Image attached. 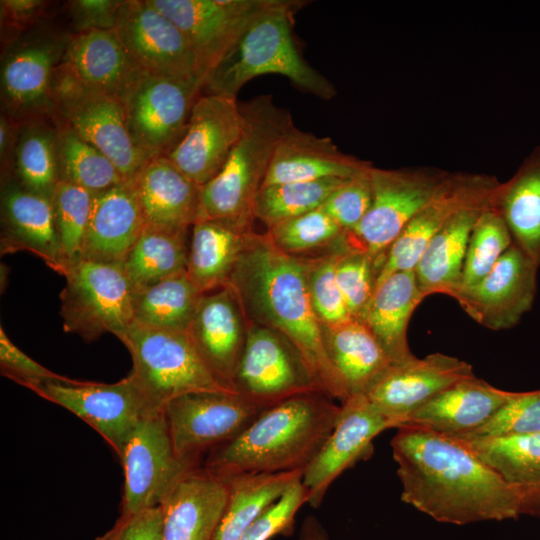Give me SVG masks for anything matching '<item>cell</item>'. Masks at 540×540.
<instances>
[{"instance_id":"cell-1","label":"cell","mask_w":540,"mask_h":540,"mask_svg":"<svg viewBox=\"0 0 540 540\" xmlns=\"http://www.w3.org/2000/svg\"><path fill=\"white\" fill-rule=\"evenodd\" d=\"M397 429L391 447L406 504L455 525L522 514L513 489L462 440L421 427Z\"/></svg>"},{"instance_id":"cell-2","label":"cell","mask_w":540,"mask_h":540,"mask_svg":"<svg viewBox=\"0 0 540 540\" xmlns=\"http://www.w3.org/2000/svg\"><path fill=\"white\" fill-rule=\"evenodd\" d=\"M247 322L273 329L299 353L316 389L341 403L350 397L332 364L308 290L307 261L252 236L227 285Z\"/></svg>"},{"instance_id":"cell-3","label":"cell","mask_w":540,"mask_h":540,"mask_svg":"<svg viewBox=\"0 0 540 540\" xmlns=\"http://www.w3.org/2000/svg\"><path fill=\"white\" fill-rule=\"evenodd\" d=\"M340 409L320 392L283 399L263 410L235 438L211 450L203 468L222 479L304 472L331 434Z\"/></svg>"},{"instance_id":"cell-4","label":"cell","mask_w":540,"mask_h":540,"mask_svg":"<svg viewBox=\"0 0 540 540\" xmlns=\"http://www.w3.org/2000/svg\"><path fill=\"white\" fill-rule=\"evenodd\" d=\"M242 135L220 172L200 187L198 220H217L250 229L255 198L280 138L294 125L270 95L240 104ZM197 220V221H198Z\"/></svg>"},{"instance_id":"cell-5","label":"cell","mask_w":540,"mask_h":540,"mask_svg":"<svg viewBox=\"0 0 540 540\" xmlns=\"http://www.w3.org/2000/svg\"><path fill=\"white\" fill-rule=\"evenodd\" d=\"M303 3L280 0L260 15L207 74V93L237 98L253 78L279 74L303 92L331 99L333 84L305 61L294 42L293 16Z\"/></svg>"},{"instance_id":"cell-6","label":"cell","mask_w":540,"mask_h":540,"mask_svg":"<svg viewBox=\"0 0 540 540\" xmlns=\"http://www.w3.org/2000/svg\"><path fill=\"white\" fill-rule=\"evenodd\" d=\"M118 338L132 358L130 375L157 413L163 412L170 400L184 394L237 393L212 373L186 331L157 329L133 322Z\"/></svg>"},{"instance_id":"cell-7","label":"cell","mask_w":540,"mask_h":540,"mask_svg":"<svg viewBox=\"0 0 540 540\" xmlns=\"http://www.w3.org/2000/svg\"><path fill=\"white\" fill-rule=\"evenodd\" d=\"M455 172L435 167L382 169L372 166V201L360 224L345 232L349 249L375 261L376 277L389 246L405 226L451 182Z\"/></svg>"},{"instance_id":"cell-8","label":"cell","mask_w":540,"mask_h":540,"mask_svg":"<svg viewBox=\"0 0 540 540\" xmlns=\"http://www.w3.org/2000/svg\"><path fill=\"white\" fill-rule=\"evenodd\" d=\"M60 315L68 333L90 342L118 337L134 322L133 288L123 265L81 260L64 275Z\"/></svg>"},{"instance_id":"cell-9","label":"cell","mask_w":540,"mask_h":540,"mask_svg":"<svg viewBox=\"0 0 540 540\" xmlns=\"http://www.w3.org/2000/svg\"><path fill=\"white\" fill-rule=\"evenodd\" d=\"M53 120L100 150L130 182L150 158L134 143L120 99L86 89L59 65L53 83Z\"/></svg>"},{"instance_id":"cell-10","label":"cell","mask_w":540,"mask_h":540,"mask_svg":"<svg viewBox=\"0 0 540 540\" xmlns=\"http://www.w3.org/2000/svg\"><path fill=\"white\" fill-rule=\"evenodd\" d=\"M202 90L200 77L170 78L142 72L121 98L136 146L148 157L169 154L184 136Z\"/></svg>"},{"instance_id":"cell-11","label":"cell","mask_w":540,"mask_h":540,"mask_svg":"<svg viewBox=\"0 0 540 540\" xmlns=\"http://www.w3.org/2000/svg\"><path fill=\"white\" fill-rule=\"evenodd\" d=\"M69 37L32 31L7 44L1 60L4 114L18 123L53 117L54 75Z\"/></svg>"},{"instance_id":"cell-12","label":"cell","mask_w":540,"mask_h":540,"mask_svg":"<svg viewBox=\"0 0 540 540\" xmlns=\"http://www.w3.org/2000/svg\"><path fill=\"white\" fill-rule=\"evenodd\" d=\"M267 407L238 393L194 392L170 400L163 414L177 456L198 464L202 453L235 438Z\"/></svg>"},{"instance_id":"cell-13","label":"cell","mask_w":540,"mask_h":540,"mask_svg":"<svg viewBox=\"0 0 540 540\" xmlns=\"http://www.w3.org/2000/svg\"><path fill=\"white\" fill-rule=\"evenodd\" d=\"M31 391L81 418L117 455L137 425L146 416L157 414L130 374L110 384L47 381Z\"/></svg>"},{"instance_id":"cell-14","label":"cell","mask_w":540,"mask_h":540,"mask_svg":"<svg viewBox=\"0 0 540 540\" xmlns=\"http://www.w3.org/2000/svg\"><path fill=\"white\" fill-rule=\"evenodd\" d=\"M118 456L124 471L121 514L159 506L178 480L198 467L175 453L163 412L146 416Z\"/></svg>"},{"instance_id":"cell-15","label":"cell","mask_w":540,"mask_h":540,"mask_svg":"<svg viewBox=\"0 0 540 540\" xmlns=\"http://www.w3.org/2000/svg\"><path fill=\"white\" fill-rule=\"evenodd\" d=\"M280 0H149L185 36L205 81L244 31Z\"/></svg>"},{"instance_id":"cell-16","label":"cell","mask_w":540,"mask_h":540,"mask_svg":"<svg viewBox=\"0 0 540 540\" xmlns=\"http://www.w3.org/2000/svg\"><path fill=\"white\" fill-rule=\"evenodd\" d=\"M247 325L234 378L236 392L266 406L294 395L319 392L301 356L281 334L254 323Z\"/></svg>"},{"instance_id":"cell-17","label":"cell","mask_w":540,"mask_h":540,"mask_svg":"<svg viewBox=\"0 0 540 540\" xmlns=\"http://www.w3.org/2000/svg\"><path fill=\"white\" fill-rule=\"evenodd\" d=\"M243 126L236 97L206 93L194 104L181 141L166 156L201 187L223 168L242 135Z\"/></svg>"},{"instance_id":"cell-18","label":"cell","mask_w":540,"mask_h":540,"mask_svg":"<svg viewBox=\"0 0 540 540\" xmlns=\"http://www.w3.org/2000/svg\"><path fill=\"white\" fill-rule=\"evenodd\" d=\"M539 266L514 243L478 283L450 297L478 324L491 330L515 326L531 309Z\"/></svg>"},{"instance_id":"cell-19","label":"cell","mask_w":540,"mask_h":540,"mask_svg":"<svg viewBox=\"0 0 540 540\" xmlns=\"http://www.w3.org/2000/svg\"><path fill=\"white\" fill-rule=\"evenodd\" d=\"M499 181L488 175L455 172L449 185L402 230L386 251L375 286L392 273L414 271L431 239L456 215L491 205Z\"/></svg>"},{"instance_id":"cell-20","label":"cell","mask_w":540,"mask_h":540,"mask_svg":"<svg viewBox=\"0 0 540 540\" xmlns=\"http://www.w3.org/2000/svg\"><path fill=\"white\" fill-rule=\"evenodd\" d=\"M114 30L143 72L170 78H201L185 36L149 0L124 1Z\"/></svg>"},{"instance_id":"cell-21","label":"cell","mask_w":540,"mask_h":540,"mask_svg":"<svg viewBox=\"0 0 540 540\" xmlns=\"http://www.w3.org/2000/svg\"><path fill=\"white\" fill-rule=\"evenodd\" d=\"M336 424L324 445L302 474L307 504L318 508L330 485L348 468L372 452L373 439L395 428L363 394L341 404Z\"/></svg>"},{"instance_id":"cell-22","label":"cell","mask_w":540,"mask_h":540,"mask_svg":"<svg viewBox=\"0 0 540 540\" xmlns=\"http://www.w3.org/2000/svg\"><path fill=\"white\" fill-rule=\"evenodd\" d=\"M475 376L472 365L457 357L433 353L389 367L363 394L395 428L451 385Z\"/></svg>"},{"instance_id":"cell-23","label":"cell","mask_w":540,"mask_h":540,"mask_svg":"<svg viewBox=\"0 0 540 540\" xmlns=\"http://www.w3.org/2000/svg\"><path fill=\"white\" fill-rule=\"evenodd\" d=\"M247 327L236 297L224 286L202 294L186 330L208 368L234 391Z\"/></svg>"},{"instance_id":"cell-24","label":"cell","mask_w":540,"mask_h":540,"mask_svg":"<svg viewBox=\"0 0 540 540\" xmlns=\"http://www.w3.org/2000/svg\"><path fill=\"white\" fill-rule=\"evenodd\" d=\"M0 248L1 254L28 251L65 274L51 199L26 190L11 177L2 179Z\"/></svg>"},{"instance_id":"cell-25","label":"cell","mask_w":540,"mask_h":540,"mask_svg":"<svg viewBox=\"0 0 540 540\" xmlns=\"http://www.w3.org/2000/svg\"><path fill=\"white\" fill-rule=\"evenodd\" d=\"M59 67L82 87L120 100L143 72L114 29L70 35Z\"/></svg>"},{"instance_id":"cell-26","label":"cell","mask_w":540,"mask_h":540,"mask_svg":"<svg viewBox=\"0 0 540 540\" xmlns=\"http://www.w3.org/2000/svg\"><path fill=\"white\" fill-rule=\"evenodd\" d=\"M228 484L204 468L184 474L162 500L163 540H214Z\"/></svg>"},{"instance_id":"cell-27","label":"cell","mask_w":540,"mask_h":540,"mask_svg":"<svg viewBox=\"0 0 540 540\" xmlns=\"http://www.w3.org/2000/svg\"><path fill=\"white\" fill-rule=\"evenodd\" d=\"M130 184L146 225L184 231L198 220L200 186L167 156L150 157Z\"/></svg>"},{"instance_id":"cell-28","label":"cell","mask_w":540,"mask_h":540,"mask_svg":"<svg viewBox=\"0 0 540 540\" xmlns=\"http://www.w3.org/2000/svg\"><path fill=\"white\" fill-rule=\"evenodd\" d=\"M145 226L130 182L94 194L82 260L123 265Z\"/></svg>"},{"instance_id":"cell-29","label":"cell","mask_w":540,"mask_h":540,"mask_svg":"<svg viewBox=\"0 0 540 540\" xmlns=\"http://www.w3.org/2000/svg\"><path fill=\"white\" fill-rule=\"evenodd\" d=\"M371 164L341 152L330 138L299 130L293 125L277 143L263 186L348 179Z\"/></svg>"},{"instance_id":"cell-30","label":"cell","mask_w":540,"mask_h":540,"mask_svg":"<svg viewBox=\"0 0 540 540\" xmlns=\"http://www.w3.org/2000/svg\"><path fill=\"white\" fill-rule=\"evenodd\" d=\"M513 394L476 376L466 378L436 395L402 426L426 428L449 436L466 435L485 424Z\"/></svg>"},{"instance_id":"cell-31","label":"cell","mask_w":540,"mask_h":540,"mask_svg":"<svg viewBox=\"0 0 540 540\" xmlns=\"http://www.w3.org/2000/svg\"><path fill=\"white\" fill-rule=\"evenodd\" d=\"M414 271L387 276L374 292L359 317L372 333L391 364L415 357L409 348L407 330L412 313L424 300Z\"/></svg>"},{"instance_id":"cell-32","label":"cell","mask_w":540,"mask_h":540,"mask_svg":"<svg viewBox=\"0 0 540 540\" xmlns=\"http://www.w3.org/2000/svg\"><path fill=\"white\" fill-rule=\"evenodd\" d=\"M456 438L462 440L513 489L521 501L522 514L540 515V433Z\"/></svg>"},{"instance_id":"cell-33","label":"cell","mask_w":540,"mask_h":540,"mask_svg":"<svg viewBox=\"0 0 540 540\" xmlns=\"http://www.w3.org/2000/svg\"><path fill=\"white\" fill-rule=\"evenodd\" d=\"M513 243L540 266V146L535 147L491 196Z\"/></svg>"},{"instance_id":"cell-34","label":"cell","mask_w":540,"mask_h":540,"mask_svg":"<svg viewBox=\"0 0 540 540\" xmlns=\"http://www.w3.org/2000/svg\"><path fill=\"white\" fill-rule=\"evenodd\" d=\"M254 235L217 220H198L191 227L186 271L202 293L227 285L243 251Z\"/></svg>"},{"instance_id":"cell-35","label":"cell","mask_w":540,"mask_h":540,"mask_svg":"<svg viewBox=\"0 0 540 540\" xmlns=\"http://www.w3.org/2000/svg\"><path fill=\"white\" fill-rule=\"evenodd\" d=\"M487 207L471 208L459 213L428 243L414 269L424 298L432 294L450 296L460 287L473 226Z\"/></svg>"},{"instance_id":"cell-36","label":"cell","mask_w":540,"mask_h":540,"mask_svg":"<svg viewBox=\"0 0 540 540\" xmlns=\"http://www.w3.org/2000/svg\"><path fill=\"white\" fill-rule=\"evenodd\" d=\"M323 337L350 396L364 394L391 364L369 329L357 319L323 326Z\"/></svg>"},{"instance_id":"cell-37","label":"cell","mask_w":540,"mask_h":540,"mask_svg":"<svg viewBox=\"0 0 540 540\" xmlns=\"http://www.w3.org/2000/svg\"><path fill=\"white\" fill-rule=\"evenodd\" d=\"M20 123L10 167L20 186L49 199L59 182L57 162V126L53 118Z\"/></svg>"},{"instance_id":"cell-38","label":"cell","mask_w":540,"mask_h":540,"mask_svg":"<svg viewBox=\"0 0 540 540\" xmlns=\"http://www.w3.org/2000/svg\"><path fill=\"white\" fill-rule=\"evenodd\" d=\"M302 474L301 470L246 473L225 479L228 500L214 540H240L254 520Z\"/></svg>"},{"instance_id":"cell-39","label":"cell","mask_w":540,"mask_h":540,"mask_svg":"<svg viewBox=\"0 0 540 540\" xmlns=\"http://www.w3.org/2000/svg\"><path fill=\"white\" fill-rule=\"evenodd\" d=\"M189 242L188 230L146 225L123 264L133 291L185 271Z\"/></svg>"},{"instance_id":"cell-40","label":"cell","mask_w":540,"mask_h":540,"mask_svg":"<svg viewBox=\"0 0 540 540\" xmlns=\"http://www.w3.org/2000/svg\"><path fill=\"white\" fill-rule=\"evenodd\" d=\"M202 294L186 270L133 291L134 322L157 329L186 331Z\"/></svg>"},{"instance_id":"cell-41","label":"cell","mask_w":540,"mask_h":540,"mask_svg":"<svg viewBox=\"0 0 540 540\" xmlns=\"http://www.w3.org/2000/svg\"><path fill=\"white\" fill-rule=\"evenodd\" d=\"M55 124L59 181L76 185L93 194L126 182L100 150L68 126L57 122Z\"/></svg>"},{"instance_id":"cell-42","label":"cell","mask_w":540,"mask_h":540,"mask_svg":"<svg viewBox=\"0 0 540 540\" xmlns=\"http://www.w3.org/2000/svg\"><path fill=\"white\" fill-rule=\"evenodd\" d=\"M346 179H322L263 186L253 207L254 219L268 228L320 208Z\"/></svg>"},{"instance_id":"cell-43","label":"cell","mask_w":540,"mask_h":540,"mask_svg":"<svg viewBox=\"0 0 540 540\" xmlns=\"http://www.w3.org/2000/svg\"><path fill=\"white\" fill-rule=\"evenodd\" d=\"M93 199L90 191L63 181L58 182L51 198L65 274L82 260Z\"/></svg>"},{"instance_id":"cell-44","label":"cell","mask_w":540,"mask_h":540,"mask_svg":"<svg viewBox=\"0 0 540 540\" xmlns=\"http://www.w3.org/2000/svg\"><path fill=\"white\" fill-rule=\"evenodd\" d=\"M512 244L511 233L500 213L491 205L485 208L470 235L459 288L473 286L483 279Z\"/></svg>"},{"instance_id":"cell-45","label":"cell","mask_w":540,"mask_h":540,"mask_svg":"<svg viewBox=\"0 0 540 540\" xmlns=\"http://www.w3.org/2000/svg\"><path fill=\"white\" fill-rule=\"evenodd\" d=\"M345 231L322 207L283 221L265 233L271 244L288 255L312 251L337 244Z\"/></svg>"},{"instance_id":"cell-46","label":"cell","mask_w":540,"mask_h":540,"mask_svg":"<svg viewBox=\"0 0 540 540\" xmlns=\"http://www.w3.org/2000/svg\"><path fill=\"white\" fill-rule=\"evenodd\" d=\"M344 245L316 259L307 261V284L314 311L323 326L352 319L336 279V264Z\"/></svg>"},{"instance_id":"cell-47","label":"cell","mask_w":540,"mask_h":540,"mask_svg":"<svg viewBox=\"0 0 540 540\" xmlns=\"http://www.w3.org/2000/svg\"><path fill=\"white\" fill-rule=\"evenodd\" d=\"M540 433V390L514 392L497 412L475 431L459 438H497Z\"/></svg>"},{"instance_id":"cell-48","label":"cell","mask_w":540,"mask_h":540,"mask_svg":"<svg viewBox=\"0 0 540 540\" xmlns=\"http://www.w3.org/2000/svg\"><path fill=\"white\" fill-rule=\"evenodd\" d=\"M336 279L351 317L358 320L375 289V261L366 252L347 248L344 240Z\"/></svg>"},{"instance_id":"cell-49","label":"cell","mask_w":540,"mask_h":540,"mask_svg":"<svg viewBox=\"0 0 540 540\" xmlns=\"http://www.w3.org/2000/svg\"><path fill=\"white\" fill-rule=\"evenodd\" d=\"M302 476L293 480L282 495L268 506L248 527L240 540H270L277 535L290 536L298 510L307 504Z\"/></svg>"},{"instance_id":"cell-50","label":"cell","mask_w":540,"mask_h":540,"mask_svg":"<svg viewBox=\"0 0 540 540\" xmlns=\"http://www.w3.org/2000/svg\"><path fill=\"white\" fill-rule=\"evenodd\" d=\"M370 165L344 180L326 199L322 209L345 231H353L368 212L372 201Z\"/></svg>"},{"instance_id":"cell-51","label":"cell","mask_w":540,"mask_h":540,"mask_svg":"<svg viewBox=\"0 0 540 540\" xmlns=\"http://www.w3.org/2000/svg\"><path fill=\"white\" fill-rule=\"evenodd\" d=\"M0 368L1 374L29 390L47 381H72L59 375L19 349L0 327Z\"/></svg>"},{"instance_id":"cell-52","label":"cell","mask_w":540,"mask_h":540,"mask_svg":"<svg viewBox=\"0 0 540 540\" xmlns=\"http://www.w3.org/2000/svg\"><path fill=\"white\" fill-rule=\"evenodd\" d=\"M95 540H163L160 505L133 514H121L115 525Z\"/></svg>"},{"instance_id":"cell-53","label":"cell","mask_w":540,"mask_h":540,"mask_svg":"<svg viewBox=\"0 0 540 540\" xmlns=\"http://www.w3.org/2000/svg\"><path fill=\"white\" fill-rule=\"evenodd\" d=\"M124 1L74 0L69 2V15L74 34L114 29Z\"/></svg>"},{"instance_id":"cell-54","label":"cell","mask_w":540,"mask_h":540,"mask_svg":"<svg viewBox=\"0 0 540 540\" xmlns=\"http://www.w3.org/2000/svg\"><path fill=\"white\" fill-rule=\"evenodd\" d=\"M48 2L42 0H1L2 30L11 43L37 24L47 12Z\"/></svg>"},{"instance_id":"cell-55","label":"cell","mask_w":540,"mask_h":540,"mask_svg":"<svg viewBox=\"0 0 540 540\" xmlns=\"http://www.w3.org/2000/svg\"><path fill=\"white\" fill-rule=\"evenodd\" d=\"M20 123L14 121L6 114L2 113L0 116V158H1V167L2 175L7 174L10 161L12 157V152L14 148V143L17 135V131Z\"/></svg>"},{"instance_id":"cell-56","label":"cell","mask_w":540,"mask_h":540,"mask_svg":"<svg viewBox=\"0 0 540 540\" xmlns=\"http://www.w3.org/2000/svg\"><path fill=\"white\" fill-rule=\"evenodd\" d=\"M298 540H329V537L314 516H307L303 521Z\"/></svg>"}]
</instances>
